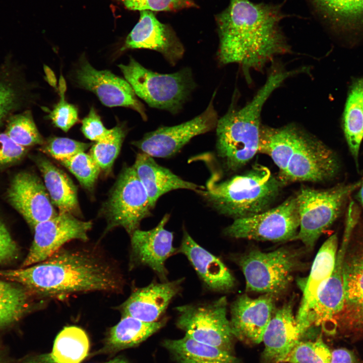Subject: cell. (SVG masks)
Segmentation results:
<instances>
[{"label":"cell","instance_id":"ee69618b","mask_svg":"<svg viewBox=\"0 0 363 363\" xmlns=\"http://www.w3.org/2000/svg\"><path fill=\"white\" fill-rule=\"evenodd\" d=\"M330 363L360 362L352 351L345 348H339L332 351Z\"/></svg>","mask_w":363,"mask_h":363},{"label":"cell","instance_id":"e575fe53","mask_svg":"<svg viewBox=\"0 0 363 363\" xmlns=\"http://www.w3.org/2000/svg\"><path fill=\"white\" fill-rule=\"evenodd\" d=\"M126 134L125 126L117 125L105 138L92 145L90 155L100 170L106 173L111 170Z\"/></svg>","mask_w":363,"mask_h":363},{"label":"cell","instance_id":"74e56055","mask_svg":"<svg viewBox=\"0 0 363 363\" xmlns=\"http://www.w3.org/2000/svg\"><path fill=\"white\" fill-rule=\"evenodd\" d=\"M91 144L67 138L52 137L44 142L40 149L59 162L85 152Z\"/></svg>","mask_w":363,"mask_h":363},{"label":"cell","instance_id":"2e32d148","mask_svg":"<svg viewBox=\"0 0 363 363\" xmlns=\"http://www.w3.org/2000/svg\"><path fill=\"white\" fill-rule=\"evenodd\" d=\"M9 203L32 228L56 212L44 184L35 174L21 171L12 178L6 193Z\"/></svg>","mask_w":363,"mask_h":363},{"label":"cell","instance_id":"c3c4849f","mask_svg":"<svg viewBox=\"0 0 363 363\" xmlns=\"http://www.w3.org/2000/svg\"><path fill=\"white\" fill-rule=\"evenodd\" d=\"M358 189L359 191L356 195V199L359 202L363 208V178L361 180V185Z\"/></svg>","mask_w":363,"mask_h":363},{"label":"cell","instance_id":"5b68a950","mask_svg":"<svg viewBox=\"0 0 363 363\" xmlns=\"http://www.w3.org/2000/svg\"><path fill=\"white\" fill-rule=\"evenodd\" d=\"M282 185L268 168L257 165L224 181L211 179L206 188L196 192L218 213L235 219L270 209Z\"/></svg>","mask_w":363,"mask_h":363},{"label":"cell","instance_id":"ffe728a7","mask_svg":"<svg viewBox=\"0 0 363 363\" xmlns=\"http://www.w3.org/2000/svg\"><path fill=\"white\" fill-rule=\"evenodd\" d=\"M183 278L171 281L153 282L137 288L119 307L123 316L146 322L157 321L172 299L179 292Z\"/></svg>","mask_w":363,"mask_h":363},{"label":"cell","instance_id":"7dc6e473","mask_svg":"<svg viewBox=\"0 0 363 363\" xmlns=\"http://www.w3.org/2000/svg\"><path fill=\"white\" fill-rule=\"evenodd\" d=\"M58 89L59 90V96H65V93L67 90V84L65 78L63 75H60L59 78Z\"/></svg>","mask_w":363,"mask_h":363},{"label":"cell","instance_id":"5bb4252c","mask_svg":"<svg viewBox=\"0 0 363 363\" xmlns=\"http://www.w3.org/2000/svg\"><path fill=\"white\" fill-rule=\"evenodd\" d=\"M90 221H84L67 212H59L54 217L37 224L29 252L21 268L42 262L69 241L88 239V232L92 228Z\"/></svg>","mask_w":363,"mask_h":363},{"label":"cell","instance_id":"83f0119b","mask_svg":"<svg viewBox=\"0 0 363 363\" xmlns=\"http://www.w3.org/2000/svg\"><path fill=\"white\" fill-rule=\"evenodd\" d=\"M162 345L179 363H241L231 353L186 335L179 339L165 340Z\"/></svg>","mask_w":363,"mask_h":363},{"label":"cell","instance_id":"4dcf8cb0","mask_svg":"<svg viewBox=\"0 0 363 363\" xmlns=\"http://www.w3.org/2000/svg\"><path fill=\"white\" fill-rule=\"evenodd\" d=\"M21 77L12 65H0V127L25 105L28 88Z\"/></svg>","mask_w":363,"mask_h":363},{"label":"cell","instance_id":"30bf717a","mask_svg":"<svg viewBox=\"0 0 363 363\" xmlns=\"http://www.w3.org/2000/svg\"><path fill=\"white\" fill-rule=\"evenodd\" d=\"M152 208L147 193L133 166L119 174L103 206L106 231L122 227L131 236L141 222L150 216Z\"/></svg>","mask_w":363,"mask_h":363},{"label":"cell","instance_id":"277c9868","mask_svg":"<svg viewBox=\"0 0 363 363\" xmlns=\"http://www.w3.org/2000/svg\"><path fill=\"white\" fill-rule=\"evenodd\" d=\"M294 75V70L275 66L251 101L240 108L231 105L218 118L215 128L216 153L227 171L237 170L259 152L263 107L274 90Z\"/></svg>","mask_w":363,"mask_h":363},{"label":"cell","instance_id":"7c38bea8","mask_svg":"<svg viewBox=\"0 0 363 363\" xmlns=\"http://www.w3.org/2000/svg\"><path fill=\"white\" fill-rule=\"evenodd\" d=\"M296 195L258 214L234 219L224 233L235 238L283 241L296 238L299 227Z\"/></svg>","mask_w":363,"mask_h":363},{"label":"cell","instance_id":"f907efd6","mask_svg":"<svg viewBox=\"0 0 363 363\" xmlns=\"http://www.w3.org/2000/svg\"><path fill=\"white\" fill-rule=\"evenodd\" d=\"M0 363H1V359H0Z\"/></svg>","mask_w":363,"mask_h":363},{"label":"cell","instance_id":"d590c367","mask_svg":"<svg viewBox=\"0 0 363 363\" xmlns=\"http://www.w3.org/2000/svg\"><path fill=\"white\" fill-rule=\"evenodd\" d=\"M332 351L322 335L315 340H299L284 359L286 363H330Z\"/></svg>","mask_w":363,"mask_h":363},{"label":"cell","instance_id":"f6af8a7d","mask_svg":"<svg viewBox=\"0 0 363 363\" xmlns=\"http://www.w3.org/2000/svg\"><path fill=\"white\" fill-rule=\"evenodd\" d=\"M43 70L47 82L51 86L56 88L57 87V81L53 72L49 67L45 65L43 66Z\"/></svg>","mask_w":363,"mask_h":363},{"label":"cell","instance_id":"e0dca14e","mask_svg":"<svg viewBox=\"0 0 363 363\" xmlns=\"http://www.w3.org/2000/svg\"><path fill=\"white\" fill-rule=\"evenodd\" d=\"M140 12L139 21L127 36L121 50L136 48L155 50L170 65H175L183 56L185 49L172 28L160 22L153 12Z\"/></svg>","mask_w":363,"mask_h":363},{"label":"cell","instance_id":"f1b7e54d","mask_svg":"<svg viewBox=\"0 0 363 363\" xmlns=\"http://www.w3.org/2000/svg\"><path fill=\"white\" fill-rule=\"evenodd\" d=\"M342 123L345 138L358 170L359 151L363 139V77L353 81L349 87Z\"/></svg>","mask_w":363,"mask_h":363},{"label":"cell","instance_id":"d4e9b609","mask_svg":"<svg viewBox=\"0 0 363 363\" xmlns=\"http://www.w3.org/2000/svg\"><path fill=\"white\" fill-rule=\"evenodd\" d=\"M132 166L147 193L153 209L158 199L171 191L187 189L196 192L204 188L182 179L158 164L152 156L143 152L137 154Z\"/></svg>","mask_w":363,"mask_h":363},{"label":"cell","instance_id":"9a60e30c","mask_svg":"<svg viewBox=\"0 0 363 363\" xmlns=\"http://www.w3.org/2000/svg\"><path fill=\"white\" fill-rule=\"evenodd\" d=\"M75 79L80 87L94 93L103 105L129 107L139 113L144 120L147 119L143 104L126 79L109 70H96L84 57L76 70Z\"/></svg>","mask_w":363,"mask_h":363},{"label":"cell","instance_id":"7bdbcfd3","mask_svg":"<svg viewBox=\"0 0 363 363\" xmlns=\"http://www.w3.org/2000/svg\"><path fill=\"white\" fill-rule=\"evenodd\" d=\"M18 249L5 224L0 221V264L16 258Z\"/></svg>","mask_w":363,"mask_h":363},{"label":"cell","instance_id":"8992f818","mask_svg":"<svg viewBox=\"0 0 363 363\" xmlns=\"http://www.w3.org/2000/svg\"><path fill=\"white\" fill-rule=\"evenodd\" d=\"M118 67L136 95L149 106L177 113L196 84L191 69L171 74H160L144 67L130 57L127 65Z\"/></svg>","mask_w":363,"mask_h":363},{"label":"cell","instance_id":"603a6c76","mask_svg":"<svg viewBox=\"0 0 363 363\" xmlns=\"http://www.w3.org/2000/svg\"><path fill=\"white\" fill-rule=\"evenodd\" d=\"M178 253L187 257L210 290L226 292L234 286V278L223 262L198 244L185 230Z\"/></svg>","mask_w":363,"mask_h":363},{"label":"cell","instance_id":"b9f144b4","mask_svg":"<svg viewBox=\"0 0 363 363\" xmlns=\"http://www.w3.org/2000/svg\"><path fill=\"white\" fill-rule=\"evenodd\" d=\"M81 131L91 141L95 142L105 138L111 131L106 128L96 109L92 106L89 113L82 120Z\"/></svg>","mask_w":363,"mask_h":363},{"label":"cell","instance_id":"44dd1931","mask_svg":"<svg viewBox=\"0 0 363 363\" xmlns=\"http://www.w3.org/2000/svg\"><path fill=\"white\" fill-rule=\"evenodd\" d=\"M345 250L342 245L338 249L333 271L308 315L307 329L315 325L329 333L337 330V320L344 303L342 264Z\"/></svg>","mask_w":363,"mask_h":363},{"label":"cell","instance_id":"ac0fdd59","mask_svg":"<svg viewBox=\"0 0 363 363\" xmlns=\"http://www.w3.org/2000/svg\"><path fill=\"white\" fill-rule=\"evenodd\" d=\"M275 311L272 295L256 298L246 294L239 296L230 307V323L234 337L247 344L260 343Z\"/></svg>","mask_w":363,"mask_h":363},{"label":"cell","instance_id":"4316f807","mask_svg":"<svg viewBox=\"0 0 363 363\" xmlns=\"http://www.w3.org/2000/svg\"><path fill=\"white\" fill-rule=\"evenodd\" d=\"M34 161L44 180V186L59 212L80 214L77 189L71 178L47 159L35 157Z\"/></svg>","mask_w":363,"mask_h":363},{"label":"cell","instance_id":"9c48e42d","mask_svg":"<svg viewBox=\"0 0 363 363\" xmlns=\"http://www.w3.org/2000/svg\"><path fill=\"white\" fill-rule=\"evenodd\" d=\"M299 254L281 248L270 252L254 250L235 258L250 292L274 295L288 286L293 274L299 266Z\"/></svg>","mask_w":363,"mask_h":363},{"label":"cell","instance_id":"d6986e66","mask_svg":"<svg viewBox=\"0 0 363 363\" xmlns=\"http://www.w3.org/2000/svg\"><path fill=\"white\" fill-rule=\"evenodd\" d=\"M169 218L166 214L154 228L138 229L131 235L133 260L151 268L162 281H167L166 260L178 253V249L173 246V233L165 228Z\"/></svg>","mask_w":363,"mask_h":363},{"label":"cell","instance_id":"1f68e13d","mask_svg":"<svg viewBox=\"0 0 363 363\" xmlns=\"http://www.w3.org/2000/svg\"><path fill=\"white\" fill-rule=\"evenodd\" d=\"M89 341L81 328L71 326L64 328L54 341L50 355L55 363H80L87 355Z\"/></svg>","mask_w":363,"mask_h":363},{"label":"cell","instance_id":"8fae6325","mask_svg":"<svg viewBox=\"0 0 363 363\" xmlns=\"http://www.w3.org/2000/svg\"><path fill=\"white\" fill-rule=\"evenodd\" d=\"M227 306L223 296L210 302L177 307V326L193 339L231 353L234 337L227 317Z\"/></svg>","mask_w":363,"mask_h":363},{"label":"cell","instance_id":"7402d4cb","mask_svg":"<svg viewBox=\"0 0 363 363\" xmlns=\"http://www.w3.org/2000/svg\"><path fill=\"white\" fill-rule=\"evenodd\" d=\"M302 335L293 314L292 301L275 311L263 336L261 363H282Z\"/></svg>","mask_w":363,"mask_h":363},{"label":"cell","instance_id":"f546056e","mask_svg":"<svg viewBox=\"0 0 363 363\" xmlns=\"http://www.w3.org/2000/svg\"><path fill=\"white\" fill-rule=\"evenodd\" d=\"M164 323H149L131 316H123L110 329L105 349L114 351L137 346L159 330Z\"/></svg>","mask_w":363,"mask_h":363},{"label":"cell","instance_id":"60d3db41","mask_svg":"<svg viewBox=\"0 0 363 363\" xmlns=\"http://www.w3.org/2000/svg\"><path fill=\"white\" fill-rule=\"evenodd\" d=\"M27 152V148L14 143L5 132L0 133V169L20 161Z\"/></svg>","mask_w":363,"mask_h":363},{"label":"cell","instance_id":"52a82bcc","mask_svg":"<svg viewBox=\"0 0 363 363\" xmlns=\"http://www.w3.org/2000/svg\"><path fill=\"white\" fill-rule=\"evenodd\" d=\"M361 183V180L340 183L323 190L301 189L296 195L300 221L296 238L307 248L312 249L322 233L339 217Z\"/></svg>","mask_w":363,"mask_h":363},{"label":"cell","instance_id":"4fadbf2b","mask_svg":"<svg viewBox=\"0 0 363 363\" xmlns=\"http://www.w3.org/2000/svg\"><path fill=\"white\" fill-rule=\"evenodd\" d=\"M215 91L206 109L187 122L171 127H161L147 133L133 145L153 157L168 158L177 153L192 138L216 128L218 114L214 106Z\"/></svg>","mask_w":363,"mask_h":363},{"label":"cell","instance_id":"ba28073f","mask_svg":"<svg viewBox=\"0 0 363 363\" xmlns=\"http://www.w3.org/2000/svg\"><path fill=\"white\" fill-rule=\"evenodd\" d=\"M342 272L344 303L337 320V329L345 337H363V217L347 243Z\"/></svg>","mask_w":363,"mask_h":363},{"label":"cell","instance_id":"484cf974","mask_svg":"<svg viewBox=\"0 0 363 363\" xmlns=\"http://www.w3.org/2000/svg\"><path fill=\"white\" fill-rule=\"evenodd\" d=\"M314 12L339 32L363 30V0H307Z\"/></svg>","mask_w":363,"mask_h":363},{"label":"cell","instance_id":"bcb514c9","mask_svg":"<svg viewBox=\"0 0 363 363\" xmlns=\"http://www.w3.org/2000/svg\"><path fill=\"white\" fill-rule=\"evenodd\" d=\"M24 363H55L49 354H44L39 357L30 359Z\"/></svg>","mask_w":363,"mask_h":363},{"label":"cell","instance_id":"8d00e7d4","mask_svg":"<svg viewBox=\"0 0 363 363\" xmlns=\"http://www.w3.org/2000/svg\"><path fill=\"white\" fill-rule=\"evenodd\" d=\"M74 175L84 188L91 189L100 171V168L90 154L80 152L59 161Z\"/></svg>","mask_w":363,"mask_h":363},{"label":"cell","instance_id":"d6a6232c","mask_svg":"<svg viewBox=\"0 0 363 363\" xmlns=\"http://www.w3.org/2000/svg\"><path fill=\"white\" fill-rule=\"evenodd\" d=\"M28 291L0 279V328L20 319L28 307Z\"/></svg>","mask_w":363,"mask_h":363},{"label":"cell","instance_id":"3957f363","mask_svg":"<svg viewBox=\"0 0 363 363\" xmlns=\"http://www.w3.org/2000/svg\"><path fill=\"white\" fill-rule=\"evenodd\" d=\"M261 129L259 152L271 158L283 184L327 182L339 173L340 163L336 153L297 126Z\"/></svg>","mask_w":363,"mask_h":363},{"label":"cell","instance_id":"836d02e7","mask_svg":"<svg viewBox=\"0 0 363 363\" xmlns=\"http://www.w3.org/2000/svg\"><path fill=\"white\" fill-rule=\"evenodd\" d=\"M7 121L5 133L16 144L26 148L43 144L44 141L30 110L14 113L9 116Z\"/></svg>","mask_w":363,"mask_h":363},{"label":"cell","instance_id":"6da1fadb","mask_svg":"<svg viewBox=\"0 0 363 363\" xmlns=\"http://www.w3.org/2000/svg\"><path fill=\"white\" fill-rule=\"evenodd\" d=\"M286 17L280 5L230 0L216 16L221 65L237 64L245 76L262 69L279 55L290 51L280 26Z\"/></svg>","mask_w":363,"mask_h":363},{"label":"cell","instance_id":"f35d334b","mask_svg":"<svg viewBox=\"0 0 363 363\" xmlns=\"http://www.w3.org/2000/svg\"><path fill=\"white\" fill-rule=\"evenodd\" d=\"M129 10L152 12L176 11L197 7L193 0H114Z\"/></svg>","mask_w":363,"mask_h":363},{"label":"cell","instance_id":"7a4b0ae2","mask_svg":"<svg viewBox=\"0 0 363 363\" xmlns=\"http://www.w3.org/2000/svg\"><path fill=\"white\" fill-rule=\"evenodd\" d=\"M0 277L49 298L93 291L117 293L124 284L117 267L100 251L89 248H62L42 262L0 271Z\"/></svg>","mask_w":363,"mask_h":363},{"label":"cell","instance_id":"681fc988","mask_svg":"<svg viewBox=\"0 0 363 363\" xmlns=\"http://www.w3.org/2000/svg\"><path fill=\"white\" fill-rule=\"evenodd\" d=\"M104 363H129L126 360L121 358H116L107 362Z\"/></svg>","mask_w":363,"mask_h":363},{"label":"cell","instance_id":"cb8c5ba5","mask_svg":"<svg viewBox=\"0 0 363 363\" xmlns=\"http://www.w3.org/2000/svg\"><path fill=\"white\" fill-rule=\"evenodd\" d=\"M338 249V236L334 233L322 245L315 258L295 318L302 334L307 330L308 315L333 271Z\"/></svg>","mask_w":363,"mask_h":363},{"label":"cell","instance_id":"ab89813d","mask_svg":"<svg viewBox=\"0 0 363 363\" xmlns=\"http://www.w3.org/2000/svg\"><path fill=\"white\" fill-rule=\"evenodd\" d=\"M65 97H60L59 102L47 117L55 127L67 132L78 122V111L75 105L66 101Z\"/></svg>","mask_w":363,"mask_h":363}]
</instances>
